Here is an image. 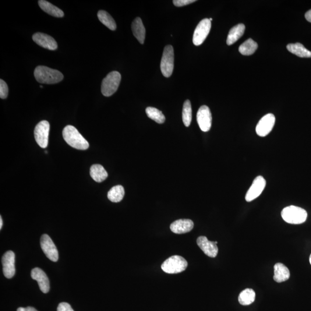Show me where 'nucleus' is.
<instances>
[{
  "label": "nucleus",
  "mask_w": 311,
  "mask_h": 311,
  "mask_svg": "<svg viewBox=\"0 0 311 311\" xmlns=\"http://www.w3.org/2000/svg\"><path fill=\"white\" fill-rule=\"evenodd\" d=\"M63 139L70 147L79 150H87L89 143L84 139L79 131L71 125H68L63 130Z\"/></svg>",
  "instance_id": "obj_1"
},
{
  "label": "nucleus",
  "mask_w": 311,
  "mask_h": 311,
  "mask_svg": "<svg viewBox=\"0 0 311 311\" xmlns=\"http://www.w3.org/2000/svg\"><path fill=\"white\" fill-rule=\"evenodd\" d=\"M34 76L38 82L52 84L59 83L63 79L61 72L45 66H38L34 70Z\"/></svg>",
  "instance_id": "obj_2"
},
{
  "label": "nucleus",
  "mask_w": 311,
  "mask_h": 311,
  "mask_svg": "<svg viewBox=\"0 0 311 311\" xmlns=\"http://www.w3.org/2000/svg\"><path fill=\"white\" fill-rule=\"evenodd\" d=\"M281 216L289 224H300L306 221L308 214L304 208L292 206L282 210Z\"/></svg>",
  "instance_id": "obj_3"
},
{
  "label": "nucleus",
  "mask_w": 311,
  "mask_h": 311,
  "mask_svg": "<svg viewBox=\"0 0 311 311\" xmlns=\"http://www.w3.org/2000/svg\"><path fill=\"white\" fill-rule=\"evenodd\" d=\"M188 263L184 258L174 256L169 257L161 264V269L168 274H178L185 271Z\"/></svg>",
  "instance_id": "obj_4"
},
{
  "label": "nucleus",
  "mask_w": 311,
  "mask_h": 311,
  "mask_svg": "<svg viewBox=\"0 0 311 311\" xmlns=\"http://www.w3.org/2000/svg\"><path fill=\"white\" fill-rule=\"evenodd\" d=\"M121 75L118 72L113 71L108 74L102 81L101 91L104 97H111L117 91Z\"/></svg>",
  "instance_id": "obj_5"
},
{
  "label": "nucleus",
  "mask_w": 311,
  "mask_h": 311,
  "mask_svg": "<svg viewBox=\"0 0 311 311\" xmlns=\"http://www.w3.org/2000/svg\"><path fill=\"white\" fill-rule=\"evenodd\" d=\"M174 68V51L171 45L166 46L162 54L160 68L162 75L169 77Z\"/></svg>",
  "instance_id": "obj_6"
},
{
  "label": "nucleus",
  "mask_w": 311,
  "mask_h": 311,
  "mask_svg": "<svg viewBox=\"0 0 311 311\" xmlns=\"http://www.w3.org/2000/svg\"><path fill=\"white\" fill-rule=\"evenodd\" d=\"M211 26L209 19H204L201 21L194 31L193 38L194 45L200 46L203 44L210 33Z\"/></svg>",
  "instance_id": "obj_7"
},
{
  "label": "nucleus",
  "mask_w": 311,
  "mask_h": 311,
  "mask_svg": "<svg viewBox=\"0 0 311 311\" xmlns=\"http://www.w3.org/2000/svg\"><path fill=\"white\" fill-rule=\"evenodd\" d=\"M50 124L47 121L38 123L34 130V136L37 144L42 148H47L49 143Z\"/></svg>",
  "instance_id": "obj_8"
},
{
  "label": "nucleus",
  "mask_w": 311,
  "mask_h": 311,
  "mask_svg": "<svg viewBox=\"0 0 311 311\" xmlns=\"http://www.w3.org/2000/svg\"><path fill=\"white\" fill-rule=\"evenodd\" d=\"M41 246L48 259L54 262L58 261L59 259L58 250L50 236L47 234L42 236Z\"/></svg>",
  "instance_id": "obj_9"
},
{
  "label": "nucleus",
  "mask_w": 311,
  "mask_h": 311,
  "mask_svg": "<svg viewBox=\"0 0 311 311\" xmlns=\"http://www.w3.org/2000/svg\"><path fill=\"white\" fill-rule=\"evenodd\" d=\"M197 120L200 128L204 132L209 131L211 126L212 116L209 108L203 105L197 112Z\"/></svg>",
  "instance_id": "obj_10"
},
{
  "label": "nucleus",
  "mask_w": 311,
  "mask_h": 311,
  "mask_svg": "<svg viewBox=\"0 0 311 311\" xmlns=\"http://www.w3.org/2000/svg\"><path fill=\"white\" fill-rule=\"evenodd\" d=\"M266 185V180L263 176H259L254 179L246 195L247 202H251L257 199L263 192Z\"/></svg>",
  "instance_id": "obj_11"
},
{
  "label": "nucleus",
  "mask_w": 311,
  "mask_h": 311,
  "mask_svg": "<svg viewBox=\"0 0 311 311\" xmlns=\"http://www.w3.org/2000/svg\"><path fill=\"white\" fill-rule=\"evenodd\" d=\"M275 118L273 114H268L261 118L256 127V132L260 137H265L273 130Z\"/></svg>",
  "instance_id": "obj_12"
},
{
  "label": "nucleus",
  "mask_w": 311,
  "mask_h": 311,
  "mask_svg": "<svg viewBox=\"0 0 311 311\" xmlns=\"http://www.w3.org/2000/svg\"><path fill=\"white\" fill-rule=\"evenodd\" d=\"M15 255L12 251L6 252L2 258L3 273L7 278H12L15 274Z\"/></svg>",
  "instance_id": "obj_13"
},
{
  "label": "nucleus",
  "mask_w": 311,
  "mask_h": 311,
  "mask_svg": "<svg viewBox=\"0 0 311 311\" xmlns=\"http://www.w3.org/2000/svg\"><path fill=\"white\" fill-rule=\"evenodd\" d=\"M197 245L208 257L215 258L217 256L218 249L215 242L208 240L206 236H200L197 240Z\"/></svg>",
  "instance_id": "obj_14"
},
{
  "label": "nucleus",
  "mask_w": 311,
  "mask_h": 311,
  "mask_svg": "<svg viewBox=\"0 0 311 311\" xmlns=\"http://www.w3.org/2000/svg\"><path fill=\"white\" fill-rule=\"evenodd\" d=\"M33 41L40 47L50 51H55L58 48L57 43L50 35L37 33L33 35Z\"/></svg>",
  "instance_id": "obj_15"
},
{
  "label": "nucleus",
  "mask_w": 311,
  "mask_h": 311,
  "mask_svg": "<svg viewBox=\"0 0 311 311\" xmlns=\"http://www.w3.org/2000/svg\"><path fill=\"white\" fill-rule=\"evenodd\" d=\"M31 277L38 282L39 287L41 291L47 293L50 290V282L47 275L41 268L36 267L31 271Z\"/></svg>",
  "instance_id": "obj_16"
},
{
  "label": "nucleus",
  "mask_w": 311,
  "mask_h": 311,
  "mask_svg": "<svg viewBox=\"0 0 311 311\" xmlns=\"http://www.w3.org/2000/svg\"><path fill=\"white\" fill-rule=\"evenodd\" d=\"M194 228V222L189 219H180L176 220L170 225L172 232L176 234H184L190 232Z\"/></svg>",
  "instance_id": "obj_17"
},
{
  "label": "nucleus",
  "mask_w": 311,
  "mask_h": 311,
  "mask_svg": "<svg viewBox=\"0 0 311 311\" xmlns=\"http://www.w3.org/2000/svg\"><path fill=\"white\" fill-rule=\"evenodd\" d=\"M132 29L134 36L141 44H144L145 39H146V30L143 21L140 17H136L134 20L132 24Z\"/></svg>",
  "instance_id": "obj_18"
},
{
  "label": "nucleus",
  "mask_w": 311,
  "mask_h": 311,
  "mask_svg": "<svg viewBox=\"0 0 311 311\" xmlns=\"http://www.w3.org/2000/svg\"><path fill=\"white\" fill-rule=\"evenodd\" d=\"M274 280L275 282L281 283V282L287 281L290 278L289 270L288 268L285 266L284 264L277 263L274 265Z\"/></svg>",
  "instance_id": "obj_19"
},
{
  "label": "nucleus",
  "mask_w": 311,
  "mask_h": 311,
  "mask_svg": "<svg viewBox=\"0 0 311 311\" xmlns=\"http://www.w3.org/2000/svg\"><path fill=\"white\" fill-rule=\"evenodd\" d=\"M38 4L44 12L52 16L62 17L64 16V13L61 9L52 5L51 2L45 1V0H40V1H38Z\"/></svg>",
  "instance_id": "obj_20"
},
{
  "label": "nucleus",
  "mask_w": 311,
  "mask_h": 311,
  "mask_svg": "<svg viewBox=\"0 0 311 311\" xmlns=\"http://www.w3.org/2000/svg\"><path fill=\"white\" fill-rule=\"evenodd\" d=\"M245 26L243 24H239L231 28L229 31L227 40V44L230 46L235 44L241 38L245 33Z\"/></svg>",
  "instance_id": "obj_21"
},
{
  "label": "nucleus",
  "mask_w": 311,
  "mask_h": 311,
  "mask_svg": "<svg viewBox=\"0 0 311 311\" xmlns=\"http://www.w3.org/2000/svg\"><path fill=\"white\" fill-rule=\"evenodd\" d=\"M90 175L95 182L101 183L108 177V173L103 166L94 164L90 168Z\"/></svg>",
  "instance_id": "obj_22"
},
{
  "label": "nucleus",
  "mask_w": 311,
  "mask_h": 311,
  "mask_svg": "<svg viewBox=\"0 0 311 311\" xmlns=\"http://www.w3.org/2000/svg\"><path fill=\"white\" fill-rule=\"evenodd\" d=\"M286 48L289 52L299 56V57L311 58V52L309 51L301 44H288Z\"/></svg>",
  "instance_id": "obj_23"
},
{
  "label": "nucleus",
  "mask_w": 311,
  "mask_h": 311,
  "mask_svg": "<svg viewBox=\"0 0 311 311\" xmlns=\"http://www.w3.org/2000/svg\"><path fill=\"white\" fill-rule=\"evenodd\" d=\"M125 196V190L121 185H117L112 187L107 194V197L112 203H117L121 202Z\"/></svg>",
  "instance_id": "obj_24"
},
{
  "label": "nucleus",
  "mask_w": 311,
  "mask_h": 311,
  "mask_svg": "<svg viewBox=\"0 0 311 311\" xmlns=\"http://www.w3.org/2000/svg\"><path fill=\"white\" fill-rule=\"evenodd\" d=\"M256 292L253 289H246L240 293L239 296V302L242 306H249L252 305L255 301Z\"/></svg>",
  "instance_id": "obj_25"
},
{
  "label": "nucleus",
  "mask_w": 311,
  "mask_h": 311,
  "mask_svg": "<svg viewBox=\"0 0 311 311\" xmlns=\"http://www.w3.org/2000/svg\"><path fill=\"white\" fill-rule=\"evenodd\" d=\"M258 47L259 46H258L257 42L253 41L252 39H249L240 45L239 51L242 55H251L256 52Z\"/></svg>",
  "instance_id": "obj_26"
},
{
  "label": "nucleus",
  "mask_w": 311,
  "mask_h": 311,
  "mask_svg": "<svg viewBox=\"0 0 311 311\" xmlns=\"http://www.w3.org/2000/svg\"><path fill=\"white\" fill-rule=\"evenodd\" d=\"M99 20L109 30L114 31L116 28V24L114 19L105 10H100L98 13Z\"/></svg>",
  "instance_id": "obj_27"
},
{
  "label": "nucleus",
  "mask_w": 311,
  "mask_h": 311,
  "mask_svg": "<svg viewBox=\"0 0 311 311\" xmlns=\"http://www.w3.org/2000/svg\"><path fill=\"white\" fill-rule=\"evenodd\" d=\"M146 112L148 117L159 124H162L165 121L164 114L156 108L148 107L146 108Z\"/></svg>",
  "instance_id": "obj_28"
},
{
  "label": "nucleus",
  "mask_w": 311,
  "mask_h": 311,
  "mask_svg": "<svg viewBox=\"0 0 311 311\" xmlns=\"http://www.w3.org/2000/svg\"><path fill=\"white\" fill-rule=\"evenodd\" d=\"M182 120L184 125L189 127L192 120V104L189 100H186L184 103L182 111Z\"/></svg>",
  "instance_id": "obj_29"
},
{
  "label": "nucleus",
  "mask_w": 311,
  "mask_h": 311,
  "mask_svg": "<svg viewBox=\"0 0 311 311\" xmlns=\"http://www.w3.org/2000/svg\"><path fill=\"white\" fill-rule=\"evenodd\" d=\"M8 95V87L4 81L0 80V98L4 100Z\"/></svg>",
  "instance_id": "obj_30"
},
{
  "label": "nucleus",
  "mask_w": 311,
  "mask_h": 311,
  "mask_svg": "<svg viewBox=\"0 0 311 311\" xmlns=\"http://www.w3.org/2000/svg\"><path fill=\"white\" fill-rule=\"evenodd\" d=\"M195 0H174L173 1V3L176 6L181 7L190 4L194 2H196Z\"/></svg>",
  "instance_id": "obj_31"
},
{
  "label": "nucleus",
  "mask_w": 311,
  "mask_h": 311,
  "mask_svg": "<svg viewBox=\"0 0 311 311\" xmlns=\"http://www.w3.org/2000/svg\"><path fill=\"white\" fill-rule=\"evenodd\" d=\"M57 311H74L72 307L67 303H61L58 306Z\"/></svg>",
  "instance_id": "obj_32"
},
{
  "label": "nucleus",
  "mask_w": 311,
  "mask_h": 311,
  "mask_svg": "<svg viewBox=\"0 0 311 311\" xmlns=\"http://www.w3.org/2000/svg\"><path fill=\"white\" fill-rule=\"evenodd\" d=\"M17 311H38L36 309L33 308L32 307H28L26 308H23V307H20L17 309Z\"/></svg>",
  "instance_id": "obj_33"
},
{
  "label": "nucleus",
  "mask_w": 311,
  "mask_h": 311,
  "mask_svg": "<svg viewBox=\"0 0 311 311\" xmlns=\"http://www.w3.org/2000/svg\"><path fill=\"white\" fill-rule=\"evenodd\" d=\"M306 19L308 22L311 23V9L307 12L305 15Z\"/></svg>",
  "instance_id": "obj_34"
},
{
  "label": "nucleus",
  "mask_w": 311,
  "mask_h": 311,
  "mask_svg": "<svg viewBox=\"0 0 311 311\" xmlns=\"http://www.w3.org/2000/svg\"><path fill=\"white\" fill-rule=\"evenodd\" d=\"M2 225H3V222H2V219L1 216L0 217V229H1L2 227Z\"/></svg>",
  "instance_id": "obj_35"
},
{
  "label": "nucleus",
  "mask_w": 311,
  "mask_h": 311,
  "mask_svg": "<svg viewBox=\"0 0 311 311\" xmlns=\"http://www.w3.org/2000/svg\"><path fill=\"white\" fill-rule=\"evenodd\" d=\"M310 263L311 264V256H310Z\"/></svg>",
  "instance_id": "obj_36"
},
{
  "label": "nucleus",
  "mask_w": 311,
  "mask_h": 311,
  "mask_svg": "<svg viewBox=\"0 0 311 311\" xmlns=\"http://www.w3.org/2000/svg\"><path fill=\"white\" fill-rule=\"evenodd\" d=\"M209 20H210V21H211L212 20H213V19H212V18H210V19H209Z\"/></svg>",
  "instance_id": "obj_37"
},
{
  "label": "nucleus",
  "mask_w": 311,
  "mask_h": 311,
  "mask_svg": "<svg viewBox=\"0 0 311 311\" xmlns=\"http://www.w3.org/2000/svg\"><path fill=\"white\" fill-rule=\"evenodd\" d=\"M40 87L41 88H43V86H41Z\"/></svg>",
  "instance_id": "obj_38"
}]
</instances>
